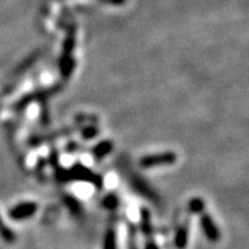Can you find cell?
Returning a JSON list of instances; mask_svg holds the SVG:
<instances>
[{"label":"cell","instance_id":"cell-5","mask_svg":"<svg viewBox=\"0 0 249 249\" xmlns=\"http://www.w3.org/2000/svg\"><path fill=\"white\" fill-rule=\"evenodd\" d=\"M103 249H117V242H116V233L113 229H108L106 231Z\"/></svg>","mask_w":249,"mask_h":249},{"label":"cell","instance_id":"cell-8","mask_svg":"<svg viewBox=\"0 0 249 249\" xmlns=\"http://www.w3.org/2000/svg\"><path fill=\"white\" fill-rule=\"evenodd\" d=\"M112 148V144L108 142V141H105V142H102L101 145H98V148H95L94 150V154L97 158H102L105 157Z\"/></svg>","mask_w":249,"mask_h":249},{"label":"cell","instance_id":"cell-10","mask_svg":"<svg viewBox=\"0 0 249 249\" xmlns=\"http://www.w3.org/2000/svg\"><path fill=\"white\" fill-rule=\"evenodd\" d=\"M145 249H159V248H158V246L155 244L154 242H149V243H146Z\"/></svg>","mask_w":249,"mask_h":249},{"label":"cell","instance_id":"cell-6","mask_svg":"<svg viewBox=\"0 0 249 249\" xmlns=\"http://www.w3.org/2000/svg\"><path fill=\"white\" fill-rule=\"evenodd\" d=\"M141 224H142V231L146 236H151L153 233V226L150 221V213L149 211L142 210V217H141Z\"/></svg>","mask_w":249,"mask_h":249},{"label":"cell","instance_id":"cell-3","mask_svg":"<svg viewBox=\"0 0 249 249\" xmlns=\"http://www.w3.org/2000/svg\"><path fill=\"white\" fill-rule=\"evenodd\" d=\"M201 225H202V230L206 238L210 242H217L220 239V231L217 229V226L215 225V223L213 221L210 215H202L201 217Z\"/></svg>","mask_w":249,"mask_h":249},{"label":"cell","instance_id":"cell-1","mask_svg":"<svg viewBox=\"0 0 249 249\" xmlns=\"http://www.w3.org/2000/svg\"><path fill=\"white\" fill-rule=\"evenodd\" d=\"M176 154L173 153H163V154L148 155L142 158L140 160L141 167L144 168H154L158 165H164V164H172L176 161Z\"/></svg>","mask_w":249,"mask_h":249},{"label":"cell","instance_id":"cell-7","mask_svg":"<svg viewBox=\"0 0 249 249\" xmlns=\"http://www.w3.org/2000/svg\"><path fill=\"white\" fill-rule=\"evenodd\" d=\"M0 236H1V238H3V239L8 243L14 242V239H16V236H14L13 231H12L10 229H8L7 226L3 225V221H1V219H0Z\"/></svg>","mask_w":249,"mask_h":249},{"label":"cell","instance_id":"cell-11","mask_svg":"<svg viewBox=\"0 0 249 249\" xmlns=\"http://www.w3.org/2000/svg\"><path fill=\"white\" fill-rule=\"evenodd\" d=\"M111 4H115V5H121L124 3V0H109Z\"/></svg>","mask_w":249,"mask_h":249},{"label":"cell","instance_id":"cell-2","mask_svg":"<svg viewBox=\"0 0 249 249\" xmlns=\"http://www.w3.org/2000/svg\"><path fill=\"white\" fill-rule=\"evenodd\" d=\"M37 211V205L32 202L27 203H20L18 206H16L14 209L10 210V217L14 220H24L28 219L33 215V213Z\"/></svg>","mask_w":249,"mask_h":249},{"label":"cell","instance_id":"cell-9","mask_svg":"<svg viewBox=\"0 0 249 249\" xmlns=\"http://www.w3.org/2000/svg\"><path fill=\"white\" fill-rule=\"evenodd\" d=\"M190 209L191 211H194V213H201L203 209L202 200H200V198H195V200L191 201Z\"/></svg>","mask_w":249,"mask_h":249},{"label":"cell","instance_id":"cell-4","mask_svg":"<svg viewBox=\"0 0 249 249\" xmlns=\"http://www.w3.org/2000/svg\"><path fill=\"white\" fill-rule=\"evenodd\" d=\"M174 243H176V247L177 249H184L187 247V243H188V230H187L186 226H182L179 228L176 234V239H174Z\"/></svg>","mask_w":249,"mask_h":249}]
</instances>
